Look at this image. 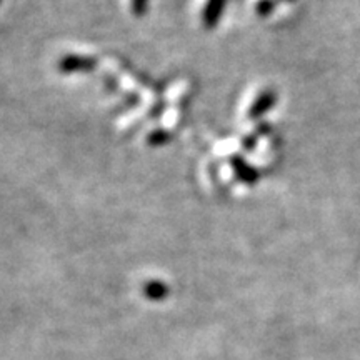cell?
I'll return each mask as SVG.
<instances>
[{
    "label": "cell",
    "mask_w": 360,
    "mask_h": 360,
    "mask_svg": "<svg viewBox=\"0 0 360 360\" xmlns=\"http://www.w3.org/2000/svg\"><path fill=\"white\" fill-rule=\"evenodd\" d=\"M225 8V0H207L205 8H204V22L209 29L217 25L222 12Z\"/></svg>",
    "instance_id": "obj_1"
},
{
    "label": "cell",
    "mask_w": 360,
    "mask_h": 360,
    "mask_svg": "<svg viewBox=\"0 0 360 360\" xmlns=\"http://www.w3.org/2000/svg\"><path fill=\"white\" fill-rule=\"evenodd\" d=\"M274 102H276V96H274L272 92H265L264 96L260 97L257 102H255V105H254V109H252L250 115H252V117L262 115L265 110H269L270 107H272Z\"/></svg>",
    "instance_id": "obj_2"
},
{
    "label": "cell",
    "mask_w": 360,
    "mask_h": 360,
    "mask_svg": "<svg viewBox=\"0 0 360 360\" xmlns=\"http://www.w3.org/2000/svg\"><path fill=\"white\" fill-rule=\"evenodd\" d=\"M233 164H236V167H237V172H238V175H240V177L242 179H244V180H254L255 179V172H254V170H252V169H249V167H247V165L244 164V162H238V160H236V162H233Z\"/></svg>",
    "instance_id": "obj_3"
},
{
    "label": "cell",
    "mask_w": 360,
    "mask_h": 360,
    "mask_svg": "<svg viewBox=\"0 0 360 360\" xmlns=\"http://www.w3.org/2000/svg\"><path fill=\"white\" fill-rule=\"evenodd\" d=\"M272 6L274 4L270 2V0H262V2L259 4V12L262 13V15H267V13L272 11Z\"/></svg>",
    "instance_id": "obj_4"
}]
</instances>
